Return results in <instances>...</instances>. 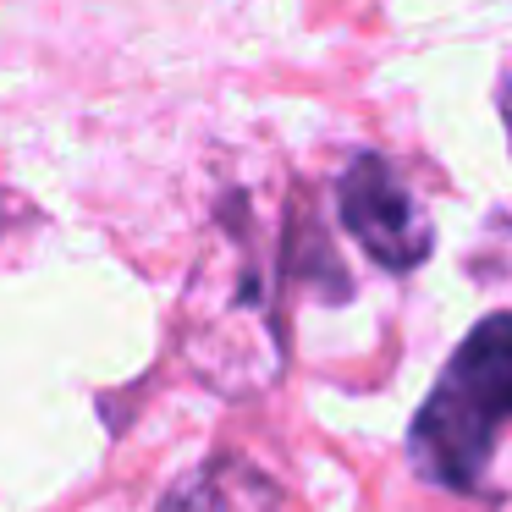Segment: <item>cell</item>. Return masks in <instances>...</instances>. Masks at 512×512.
<instances>
[{"label":"cell","instance_id":"1","mask_svg":"<svg viewBox=\"0 0 512 512\" xmlns=\"http://www.w3.org/2000/svg\"><path fill=\"white\" fill-rule=\"evenodd\" d=\"M270 237L254 215H232L199 265L188 292V353L221 391H259L281 369L276 287H270Z\"/></svg>","mask_w":512,"mask_h":512},{"label":"cell","instance_id":"2","mask_svg":"<svg viewBox=\"0 0 512 512\" xmlns=\"http://www.w3.org/2000/svg\"><path fill=\"white\" fill-rule=\"evenodd\" d=\"M507 424H512V314H490L463 336L446 375L424 397L419 419L408 430V452L424 479L479 496Z\"/></svg>","mask_w":512,"mask_h":512},{"label":"cell","instance_id":"3","mask_svg":"<svg viewBox=\"0 0 512 512\" xmlns=\"http://www.w3.org/2000/svg\"><path fill=\"white\" fill-rule=\"evenodd\" d=\"M336 210H342V226L353 232V243L364 248L375 265L386 270H419L430 259V215L413 199V188L397 177V166L380 155H358L353 166L336 182Z\"/></svg>","mask_w":512,"mask_h":512},{"label":"cell","instance_id":"4","mask_svg":"<svg viewBox=\"0 0 512 512\" xmlns=\"http://www.w3.org/2000/svg\"><path fill=\"white\" fill-rule=\"evenodd\" d=\"M160 512H287L281 490L243 457H215L166 496Z\"/></svg>","mask_w":512,"mask_h":512},{"label":"cell","instance_id":"5","mask_svg":"<svg viewBox=\"0 0 512 512\" xmlns=\"http://www.w3.org/2000/svg\"><path fill=\"white\" fill-rule=\"evenodd\" d=\"M501 116H507V138H512V78H507V89H501Z\"/></svg>","mask_w":512,"mask_h":512}]
</instances>
